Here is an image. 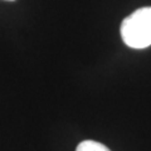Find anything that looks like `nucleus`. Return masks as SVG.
<instances>
[{"label": "nucleus", "mask_w": 151, "mask_h": 151, "mask_svg": "<svg viewBox=\"0 0 151 151\" xmlns=\"http://www.w3.org/2000/svg\"><path fill=\"white\" fill-rule=\"evenodd\" d=\"M121 37L125 44L134 49H144L151 45V6L140 8L121 24Z\"/></svg>", "instance_id": "f257e3e1"}, {"label": "nucleus", "mask_w": 151, "mask_h": 151, "mask_svg": "<svg viewBox=\"0 0 151 151\" xmlns=\"http://www.w3.org/2000/svg\"><path fill=\"white\" fill-rule=\"evenodd\" d=\"M76 151H111L110 149L101 142L93 140H84L81 144H78Z\"/></svg>", "instance_id": "f03ea898"}]
</instances>
